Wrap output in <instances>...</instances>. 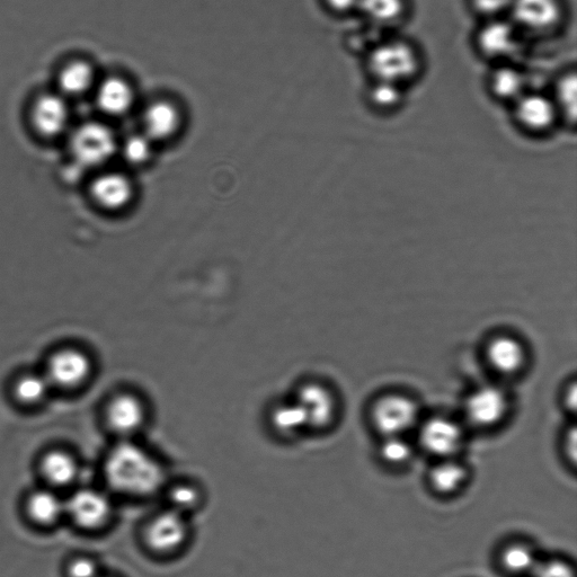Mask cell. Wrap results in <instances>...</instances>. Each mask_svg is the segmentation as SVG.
<instances>
[{"label":"cell","instance_id":"cell-16","mask_svg":"<svg viewBox=\"0 0 577 577\" xmlns=\"http://www.w3.org/2000/svg\"><path fill=\"white\" fill-rule=\"evenodd\" d=\"M514 104V114L520 126L534 132L552 128L559 115L554 100L543 94H523Z\"/></svg>","mask_w":577,"mask_h":577},{"label":"cell","instance_id":"cell-27","mask_svg":"<svg viewBox=\"0 0 577 577\" xmlns=\"http://www.w3.org/2000/svg\"><path fill=\"white\" fill-rule=\"evenodd\" d=\"M501 563L508 573L523 575L534 573L539 561L534 548L528 544L516 543L504 548Z\"/></svg>","mask_w":577,"mask_h":577},{"label":"cell","instance_id":"cell-14","mask_svg":"<svg viewBox=\"0 0 577 577\" xmlns=\"http://www.w3.org/2000/svg\"><path fill=\"white\" fill-rule=\"evenodd\" d=\"M521 31L512 22L492 19L477 35V46L491 59H511L521 50Z\"/></svg>","mask_w":577,"mask_h":577},{"label":"cell","instance_id":"cell-30","mask_svg":"<svg viewBox=\"0 0 577 577\" xmlns=\"http://www.w3.org/2000/svg\"><path fill=\"white\" fill-rule=\"evenodd\" d=\"M413 456L414 448L406 437H385L379 446V457L389 466H404Z\"/></svg>","mask_w":577,"mask_h":577},{"label":"cell","instance_id":"cell-18","mask_svg":"<svg viewBox=\"0 0 577 577\" xmlns=\"http://www.w3.org/2000/svg\"><path fill=\"white\" fill-rule=\"evenodd\" d=\"M35 130L46 138H55L68 127L69 110L66 102L56 95L42 96L32 111Z\"/></svg>","mask_w":577,"mask_h":577},{"label":"cell","instance_id":"cell-5","mask_svg":"<svg viewBox=\"0 0 577 577\" xmlns=\"http://www.w3.org/2000/svg\"><path fill=\"white\" fill-rule=\"evenodd\" d=\"M70 150L79 165L100 166L108 162L117 150V138L106 124L87 122L74 132Z\"/></svg>","mask_w":577,"mask_h":577},{"label":"cell","instance_id":"cell-35","mask_svg":"<svg viewBox=\"0 0 577 577\" xmlns=\"http://www.w3.org/2000/svg\"><path fill=\"white\" fill-rule=\"evenodd\" d=\"M472 4L479 14L491 17L492 20L510 11L512 0H472Z\"/></svg>","mask_w":577,"mask_h":577},{"label":"cell","instance_id":"cell-26","mask_svg":"<svg viewBox=\"0 0 577 577\" xmlns=\"http://www.w3.org/2000/svg\"><path fill=\"white\" fill-rule=\"evenodd\" d=\"M97 82L95 68L86 61H76L66 67L59 81L61 90L74 96L92 91Z\"/></svg>","mask_w":577,"mask_h":577},{"label":"cell","instance_id":"cell-29","mask_svg":"<svg viewBox=\"0 0 577 577\" xmlns=\"http://www.w3.org/2000/svg\"><path fill=\"white\" fill-rule=\"evenodd\" d=\"M170 509L189 517V514L200 507L202 493L198 486L190 483H177L167 493Z\"/></svg>","mask_w":577,"mask_h":577},{"label":"cell","instance_id":"cell-28","mask_svg":"<svg viewBox=\"0 0 577 577\" xmlns=\"http://www.w3.org/2000/svg\"><path fill=\"white\" fill-rule=\"evenodd\" d=\"M51 387L46 375L26 374L17 379L14 394L22 404L38 405L47 398Z\"/></svg>","mask_w":577,"mask_h":577},{"label":"cell","instance_id":"cell-13","mask_svg":"<svg viewBox=\"0 0 577 577\" xmlns=\"http://www.w3.org/2000/svg\"><path fill=\"white\" fill-rule=\"evenodd\" d=\"M92 372V362L77 349L56 352L49 360L46 377L51 386L73 389L86 383Z\"/></svg>","mask_w":577,"mask_h":577},{"label":"cell","instance_id":"cell-6","mask_svg":"<svg viewBox=\"0 0 577 577\" xmlns=\"http://www.w3.org/2000/svg\"><path fill=\"white\" fill-rule=\"evenodd\" d=\"M97 108L110 118H123L139 108L140 88L135 78L127 74H112L97 82Z\"/></svg>","mask_w":577,"mask_h":577},{"label":"cell","instance_id":"cell-39","mask_svg":"<svg viewBox=\"0 0 577 577\" xmlns=\"http://www.w3.org/2000/svg\"><path fill=\"white\" fill-rule=\"evenodd\" d=\"M564 404H565L567 411H570V412L576 411L577 389H576L575 381H573V384L566 389V392L564 394Z\"/></svg>","mask_w":577,"mask_h":577},{"label":"cell","instance_id":"cell-33","mask_svg":"<svg viewBox=\"0 0 577 577\" xmlns=\"http://www.w3.org/2000/svg\"><path fill=\"white\" fill-rule=\"evenodd\" d=\"M152 142L142 132L130 136L123 145L124 157L132 164L145 163L152 152Z\"/></svg>","mask_w":577,"mask_h":577},{"label":"cell","instance_id":"cell-32","mask_svg":"<svg viewBox=\"0 0 577 577\" xmlns=\"http://www.w3.org/2000/svg\"><path fill=\"white\" fill-rule=\"evenodd\" d=\"M369 99L379 110H394L403 101L402 86L376 81L369 92Z\"/></svg>","mask_w":577,"mask_h":577},{"label":"cell","instance_id":"cell-21","mask_svg":"<svg viewBox=\"0 0 577 577\" xmlns=\"http://www.w3.org/2000/svg\"><path fill=\"white\" fill-rule=\"evenodd\" d=\"M270 423L283 438H297L308 430L306 415L294 398L275 404L270 412Z\"/></svg>","mask_w":577,"mask_h":577},{"label":"cell","instance_id":"cell-3","mask_svg":"<svg viewBox=\"0 0 577 577\" xmlns=\"http://www.w3.org/2000/svg\"><path fill=\"white\" fill-rule=\"evenodd\" d=\"M142 133L152 141L173 138L182 128L184 110L170 92H156L139 105Z\"/></svg>","mask_w":577,"mask_h":577},{"label":"cell","instance_id":"cell-7","mask_svg":"<svg viewBox=\"0 0 577 577\" xmlns=\"http://www.w3.org/2000/svg\"><path fill=\"white\" fill-rule=\"evenodd\" d=\"M189 536L188 517L170 508L150 519L144 534L146 546L154 554L162 556L179 552Z\"/></svg>","mask_w":577,"mask_h":577},{"label":"cell","instance_id":"cell-22","mask_svg":"<svg viewBox=\"0 0 577 577\" xmlns=\"http://www.w3.org/2000/svg\"><path fill=\"white\" fill-rule=\"evenodd\" d=\"M26 509L34 522L41 526H51L66 513V502L52 491L41 490L30 495Z\"/></svg>","mask_w":577,"mask_h":577},{"label":"cell","instance_id":"cell-9","mask_svg":"<svg viewBox=\"0 0 577 577\" xmlns=\"http://www.w3.org/2000/svg\"><path fill=\"white\" fill-rule=\"evenodd\" d=\"M420 446L429 455L441 459L455 458L465 442L461 425L447 416H432L419 428Z\"/></svg>","mask_w":577,"mask_h":577},{"label":"cell","instance_id":"cell-4","mask_svg":"<svg viewBox=\"0 0 577 577\" xmlns=\"http://www.w3.org/2000/svg\"><path fill=\"white\" fill-rule=\"evenodd\" d=\"M420 419V407L413 398L402 394L381 396L372 405L371 421L385 437H406Z\"/></svg>","mask_w":577,"mask_h":577},{"label":"cell","instance_id":"cell-2","mask_svg":"<svg viewBox=\"0 0 577 577\" xmlns=\"http://www.w3.org/2000/svg\"><path fill=\"white\" fill-rule=\"evenodd\" d=\"M367 66L376 81L402 86L419 73L420 58L410 43L392 40L371 50Z\"/></svg>","mask_w":577,"mask_h":577},{"label":"cell","instance_id":"cell-11","mask_svg":"<svg viewBox=\"0 0 577 577\" xmlns=\"http://www.w3.org/2000/svg\"><path fill=\"white\" fill-rule=\"evenodd\" d=\"M66 513L79 528L99 530L110 522L113 507L104 493L84 488L71 495L66 502Z\"/></svg>","mask_w":577,"mask_h":577},{"label":"cell","instance_id":"cell-12","mask_svg":"<svg viewBox=\"0 0 577 577\" xmlns=\"http://www.w3.org/2000/svg\"><path fill=\"white\" fill-rule=\"evenodd\" d=\"M294 399L306 415L308 430H324L335 420L336 399L332 390L323 384L301 385Z\"/></svg>","mask_w":577,"mask_h":577},{"label":"cell","instance_id":"cell-8","mask_svg":"<svg viewBox=\"0 0 577 577\" xmlns=\"http://www.w3.org/2000/svg\"><path fill=\"white\" fill-rule=\"evenodd\" d=\"M510 397L499 386L478 387L467 397L465 415L478 429H492L501 424L510 412Z\"/></svg>","mask_w":577,"mask_h":577},{"label":"cell","instance_id":"cell-17","mask_svg":"<svg viewBox=\"0 0 577 577\" xmlns=\"http://www.w3.org/2000/svg\"><path fill=\"white\" fill-rule=\"evenodd\" d=\"M486 358L497 374L516 376L526 366L527 351L516 337L499 335L488 343Z\"/></svg>","mask_w":577,"mask_h":577},{"label":"cell","instance_id":"cell-20","mask_svg":"<svg viewBox=\"0 0 577 577\" xmlns=\"http://www.w3.org/2000/svg\"><path fill=\"white\" fill-rule=\"evenodd\" d=\"M468 470L456 458L441 459L429 473L432 490L440 495H452L467 483Z\"/></svg>","mask_w":577,"mask_h":577},{"label":"cell","instance_id":"cell-38","mask_svg":"<svg viewBox=\"0 0 577 577\" xmlns=\"http://www.w3.org/2000/svg\"><path fill=\"white\" fill-rule=\"evenodd\" d=\"M564 446H565V454L567 455V457H570L572 463L574 464L577 455V436H576V429L574 428V426L571 429V431L567 433Z\"/></svg>","mask_w":577,"mask_h":577},{"label":"cell","instance_id":"cell-1","mask_svg":"<svg viewBox=\"0 0 577 577\" xmlns=\"http://www.w3.org/2000/svg\"><path fill=\"white\" fill-rule=\"evenodd\" d=\"M104 476L114 492L136 499L153 496L166 484L161 460L130 439L121 441L109 452Z\"/></svg>","mask_w":577,"mask_h":577},{"label":"cell","instance_id":"cell-34","mask_svg":"<svg viewBox=\"0 0 577 577\" xmlns=\"http://www.w3.org/2000/svg\"><path fill=\"white\" fill-rule=\"evenodd\" d=\"M534 577H576L573 567L559 559L539 562L535 568Z\"/></svg>","mask_w":577,"mask_h":577},{"label":"cell","instance_id":"cell-25","mask_svg":"<svg viewBox=\"0 0 577 577\" xmlns=\"http://www.w3.org/2000/svg\"><path fill=\"white\" fill-rule=\"evenodd\" d=\"M378 26H390L401 21L406 12L405 0H359L358 10Z\"/></svg>","mask_w":577,"mask_h":577},{"label":"cell","instance_id":"cell-31","mask_svg":"<svg viewBox=\"0 0 577 577\" xmlns=\"http://www.w3.org/2000/svg\"><path fill=\"white\" fill-rule=\"evenodd\" d=\"M577 83L574 73L564 76L557 84L554 100L559 114L567 120L575 122L577 110Z\"/></svg>","mask_w":577,"mask_h":577},{"label":"cell","instance_id":"cell-23","mask_svg":"<svg viewBox=\"0 0 577 577\" xmlns=\"http://www.w3.org/2000/svg\"><path fill=\"white\" fill-rule=\"evenodd\" d=\"M41 473L52 485L68 486L78 475V464L69 452L52 450L42 458Z\"/></svg>","mask_w":577,"mask_h":577},{"label":"cell","instance_id":"cell-36","mask_svg":"<svg viewBox=\"0 0 577 577\" xmlns=\"http://www.w3.org/2000/svg\"><path fill=\"white\" fill-rule=\"evenodd\" d=\"M69 577H101L99 564L87 557L76 558L68 567Z\"/></svg>","mask_w":577,"mask_h":577},{"label":"cell","instance_id":"cell-24","mask_svg":"<svg viewBox=\"0 0 577 577\" xmlns=\"http://www.w3.org/2000/svg\"><path fill=\"white\" fill-rule=\"evenodd\" d=\"M491 90L497 99L516 102L527 93L525 74L513 66H501L493 71Z\"/></svg>","mask_w":577,"mask_h":577},{"label":"cell","instance_id":"cell-37","mask_svg":"<svg viewBox=\"0 0 577 577\" xmlns=\"http://www.w3.org/2000/svg\"><path fill=\"white\" fill-rule=\"evenodd\" d=\"M322 3L327 11L342 15L358 10L359 0H322Z\"/></svg>","mask_w":577,"mask_h":577},{"label":"cell","instance_id":"cell-19","mask_svg":"<svg viewBox=\"0 0 577 577\" xmlns=\"http://www.w3.org/2000/svg\"><path fill=\"white\" fill-rule=\"evenodd\" d=\"M94 200L101 207L118 210L127 206L132 197V186L126 177L109 173L97 177L92 185Z\"/></svg>","mask_w":577,"mask_h":577},{"label":"cell","instance_id":"cell-15","mask_svg":"<svg viewBox=\"0 0 577 577\" xmlns=\"http://www.w3.org/2000/svg\"><path fill=\"white\" fill-rule=\"evenodd\" d=\"M105 417L109 428L124 440H128L144 428L147 408L137 395L122 393L111 399L106 407Z\"/></svg>","mask_w":577,"mask_h":577},{"label":"cell","instance_id":"cell-10","mask_svg":"<svg viewBox=\"0 0 577 577\" xmlns=\"http://www.w3.org/2000/svg\"><path fill=\"white\" fill-rule=\"evenodd\" d=\"M510 13L520 31L543 35L557 28L563 12L559 0H512Z\"/></svg>","mask_w":577,"mask_h":577},{"label":"cell","instance_id":"cell-40","mask_svg":"<svg viewBox=\"0 0 577 577\" xmlns=\"http://www.w3.org/2000/svg\"><path fill=\"white\" fill-rule=\"evenodd\" d=\"M101 577H105V576H101Z\"/></svg>","mask_w":577,"mask_h":577}]
</instances>
